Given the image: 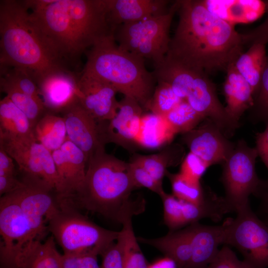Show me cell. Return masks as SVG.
<instances>
[{"label": "cell", "mask_w": 268, "mask_h": 268, "mask_svg": "<svg viewBox=\"0 0 268 268\" xmlns=\"http://www.w3.org/2000/svg\"><path fill=\"white\" fill-rule=\"evenodd\" d=\"M179 21L166 56L208 75L226 72L244 52L242 34L201 0H177Z\"/></svg>", "instance_id": "1"}, {"label": "cell", "mask_w": 268, "mask_h": 268, "mask_svg": "<svg viewBox=\"0 0 268 268\" xmlns=\"http://www.w3.org/2000/svg\"><path fill=\"white\" fill-rule=\"evenodd\" d=\"M107 13L106 0H54L30 16L52 57L69 69L78 66L83 53L114 34Z\"/></svg>", "instance_id": "2"}, {"label": "cell", "mask_w": 268, "mask_h": 268, "mask_svg": "<svg viewBox=\"0 0 268 268\" xmlns=\"http://www.w3.org/2000/svg\"><path fill=\"white\" fill-rule=\"evenodd\" d=\"M129 163L103 151L87 163L84 181L67 199L75 207L100 214L122 223L141 210L130 199L135 189Z\"/></svg>", "instance_id": "3"}, {"label": "cell", "mask_w": 268, "mask_h": 268, "mask_svg": "<svg viewBox=\"0 0 268 268\" xmlns=\"http://www.w3.org/2000/svg\"><path fill=\"white\" fill-rule=\"evenodd\" d=\"M0 66L23 68L35 81L51 71L64 67L46 48L24 0H0Z\"/></svg>", "instance_id": "4"}, {"label": "cell", "mask_w": 268, "mask_h": 268, "mask_svg": "<svg viewBox=\"0 0 268 268\" xmlns=\"http://www.w3.org/2000/svg\"><path fill=\"white\" fill-rule=\"evenodd\" d=\"M85 54L83 72L111 84L118 92L135 99L147 109L156 80L146 69L145 60L121 48L114 34L96 43Z\"/></svg>", "instance_id": "5"}, {"label": "cell", "mask_w": 268, "mask_h": 268, "mask_svg": "<svg viewBox=\"0 0 268 268\" xmlns=\"http://www.w3.org/2000/svg\"><path fill=\"white\" fill-rule=\"evenodd\" d=\"M59 210L48 220L49 231L64 254L101 255L118 239L120 231L105 229L81 214L67 199H58Z\"/></svg>", "instance_id": "6"}, {"label": "cell", "mask_w": 268, "mask_h": 268, "mask_svg": "<svg viewBox=\"0 0 268 268\" xmlns=\"http://www.w3.org/2000/svg\"><path fill=\"white\" fill-rule=\"evenodd\" d=\"M177 8L176 0L165 14L117 26L114 31L116 42L123 49L150 60L154 66L159 64L169 51L170 27Z\"/></svg>", "instance_id": "7"}, {"label": "cell", "mask_w": 268, "mask_h": 268, "mask_svg": "<svg viewBox=\"0 0 268 268\" xmlns=\"http://www.w3.org/2000/svg\"><path fill=\"white\" fill-rule=\"evenodd\" d=\"M258 157L255 147L241 139L235 142L233 150L221 165L223 198L230 212L237 213L250 206L249 197L255 195L262 181L256 170Z\"/></svg>", "instance_id": "8"}, {"label": "cell", "mask_w": 268, "mask_h": 268, "mask_svg": "<svg viewBox=\"0 0 268 268\" xmlns=\"http://www.w3.org/2000/svg\"><path fill=\"white\" fill-rule=\"evenodd\" d=\"M225 219L224 245L235 248L250 268H268V225L250 206Z\"/></svg>", "instance_id": "9"}, {"label": "cell", "mask_w": 268, "mask_h": 268, "mask_svg": "<svg viewBox=\"0 0 268 268\" xmlns=\"http://www.w3.org/2000/svg\"><path fill=\"white\" fill-rule=\"evenodd\" d=\"M0 264L2 268H17L18 258L39 240L18 203L11 193L0 199Z\"/></svg>", "instance_id": "10"}, {"label": "cell", "mask_w": 268, "mask_h": 268, "mask_svg": "<svg viewBox=\"0 0 268 268\" xmlns=\"http://www.w3.org/2000/svg\"><path fill=\"white\" fill-rule=\"evenodd\" d=\"M22 186L10 193L18 203L37 239L42 241L49 229L48 220L59 210L56 191L44 181L28 175L22 179Z\"/></svg>", "instance_id": "11"}, {"label": "cell", "mask_w": 268, "mask_h": 268, "mask_svg": "<svg viewBox=\"0 0 268 268\" xmlns=\"http://www.w3.org/2000/svg\"><path fill=\"white\" fill-rule=\"evenodd\" d=\"M0 145L16 162L24 175L48 183L57 193L59 181L52 152L35 137H22L0 134Z\"/></svg>", "instance_id": "12"}, {"label": "cell", "mask_w": 268, "mask_h": 268, "mask_svg": "<svg viewBox=\"0 0 268 268\" xmlns=\"http://www.w3.org/2000/svg\"><path fill=\"white\" fill-rule=\"evenodd\" d=\"M163 205V218L170 231L208 218L220 221L223 216L230 212L223 198L214 192L201 203L185 201L164 192L160 196Z\"/></svg>", "instance_id": "13"}, {"label": "cell", "mask_w": 268, "mask_h": 268, "mask_svg": "<svg viewBox=\"0 0 268 268\" xmlns=\"http://www.w3.org/2000/svg\"><path fill=\"white\" fill-rule=\"evenodd\" d=\"M181 141L190 152L200 157L208 167L221 165L235 145V142L230 141L207 118L193 130L182 134Z\"/></svg>", "instance_id": "14"}, {"label": "cell", "mask_w": 268, "mask_h": 268, "mask_svg": "<svg viewBox=\"0 0 268 268\" xmlns=\"http://www.w3.org/2000/svg\"><path fill=\"white\" fill-rule=\"evenodd\" d=\"M142 118L140 104L131 97L124 96L112 119L98 122L103 142H113L130 148L137 141Z\"/></svg>", "instance_id": "15"}, {"label": "cell", "mask_w": 268, "mask_h": 268, "mask_svg": "<svg viewBox=\"0 0 268 268\" xmlns=\"http://www.w3.org/2000/svg\"><path fill=\"white\" fill-rule=\"evenodd\" d=\"M61 113L67 138L84 153L87 163L95 155L105 150L97 121L78 100Z\"/></svg>", "instance_id": "16"}, {"label": "cell", "mask_w": 268, "mask_h": 268, "mask_svg": "<svg viewBox=\"0 0 268 268\" xmlns=\"http://www.w3.org/2000/svg\"><path fill=\"white\" fill-rule=\"evenodd\" d=\"M80 73L61 67L36 80L40 97L48 112H62L78 100V82Z\"/></svg>", "instance_id": "17"}, {"label": "cell", "mask_w": 268, "mask_h": 268, "mask_svg": "<svg viewBox=\"0 0 268 268\" xmlns=\"http://www.w3.org/2000/svg\"><path fill=\"white\" fill-rule=\"evenodd\" d=\"M78 101L97 121H107L116 114L119 101L111 84L81 71L78 82Z\"/></svg>", "instance_id": "18"}, {"label": "cell", "mask_w": 268, "mask_h": 268, "mask_svg": "<svg viewBox=\"0 0 268 268\" xmlns=\"http://www.w3.org/2000/svg\"><path fill=\"white\" fill-rule=\"evenodd\" d=\"M52 153L59 181L57 198H69L77 192L85 178L86 156L67 137L62 146Z\"/></svg>", "instance_id": "19"}, {"label": "cell", "mask_w": 268, "mask_h": 268, "mask_svg": "<svg viewBox=\"0 0 268 268\" xmlns=\"http://www.w3.org/2000/svg\"><path fill=\"white\" fill-rule=\"evenodd\" d=\"M192 255L187 268H205L215 258L219 246L224 245L226 222L219 225L197 222L187 227Z\"/></svg>", "instance_id": "20"}, {"label": "cell", "mask_w": 268, "mask_h": 268, "mask_svg": "<svg viewBox=\"0 0 268 268\" xmlns=\"http://www.w3.org/2000/svg\"><path fill=\"white\" fill-rule=\"evenodd\" d=\"M106 2L107 19L113 32L120 25L165 14L170 7V1L166 0H106Z\"/></svg>", "instance_id": "21"}, {"label": "cell", "mask_w": 268, "mask_h": 268, "mask_svg": "<svg viewBox=\"0 0 268 268\" xmlns=\"http://www.w3.org/2000/svg\"><path fill=\"white\" fill-rule=\"evenodd\" d=\"M201 0L213 14L234 25L253 22L266 13L265 0Z\"/></svg>", "instance_id": "22"}, {"label": "cell", "mask_w": 268, "mask_h": 268, "mask_svg": "<svg viewBox=\"0 0 268 268\" xmlns=\"http://www.w3.org/2000/svg\"><path fill=\"white\" fill-rule=\"evenodd\" d=\"M223 83L226 112L231 119L240 125L239 120L246 111L252 106L254 98L249 83L236 69L234 64L226 71Z\"/></svg>", "instance_id": "23"}, {"label": "cell", "mask_w": 268, "mask_h": 268, "mask_svg": "<svg viewBox=\"0 0 268 268\" xmlns=\"http://www.w3.org/2000/svg\"><path fill=\"white\" fill-rule=\"evenodd\" d=\"M140 242L150 245L173 260L177 268H187L191 259L192 249L187 227L170 231L161 237L147 239L137 238Z\"/></svg>", "instance_id": "24"}, {"label": "cell", "mask_w": 268, "mask_h": 268, "mask_svg": "<svg viewBox=\"0 0 268 268\" xmlns=\"http://www.w3.org/2000/svg\"><path fill=\"white\" fill-rule=\"evenodd\" d=\"M185 156L184 147L180 144L174 143L157 153L135 154L132 160L141 166L157 183L162 185L167 168L181 164Z\"/></svg>", "instance_id": "25"}, {"label": "cell", "mask_w": 268, "mask_h": 268, "mask_svg": "<svg viewBox=\"0 0 268 268\" xmlns=\"http://www.w3.org/2000/svg\"><path fill=\"white\" fill-rule=\"evenodd\" d=\"M266 45L254 43L237 59L234 66L251 87L253 98L258 93L267 60Z\"/></svg>", "instance_id": "26"}, {"label": "cell", "mask_w": 268, "mask_h": 268, "mask_svg": "<svg viewBox=\"0 0 268 268\" xmlns=\"http://www.w3.org/2000/svg\"><path fill=\"white\" fill-rule=\"evenodd\" d=\"M62 255L51 235L45 241L34 243L20 258L18 268H61Z\"/></svg>", "instance_id": "27"}, {"label": "cell", "mask_w": 268, "mask_h": 268, "mask_svg": "<svg viewBox=\"0 0 268 268\" xmlns=\"http://www.w3.org/2000/svg\"><path fill=\"white\" fill-rule=\"evenodd\" d=\"M33 133L35 139L52 152L59 149L67 138L63 118L48 112L36 124Z\"/></svg>", "instance_id": "28"}, {"label": "cell", "mask_w": 268, "mask_h": 268, "mask_svg": "<svg viewBox=\"0 0 268 268\" xmlns=\"http://www.w3.org/2000/svg\"><path fill=\"white\" fill-rule=\"evenodd\" d=\"M0 134L34 137L28 118L6 96L0 101Z\"/></svg>", "instance_id": "29"}, {"label": "cell", "mask_w": 268, "mask_h": 268, "mask_svg": "<svg viewBox=\"0 0 268 268\" xmlns=\"http://www.w3.org/2000/svg\"><path fill=\"white\" fill-rule=\"evenodd\" d=\"M171 186L172 195L178 199L194 203L205 201L213 192L207 186H203L201 181L189 179L179 172L166 173Z\"/></svg>", "instance_id": "30"}, {"label": "cell", "mask_w": 268, "mask_h": 268, "mask_svg": "<svg viewBox=\"0 0 268 268\" xmlns=\"http://www.w3.org/2000/svg\"><path fill=\"white\" fill-rule=\"evenodd\" d=\"M119 237L122 243L124 268H148L147 263L135 236L132 218L125 220Z\"/></svg>", "instance_id": "31"}, {"label": "cell", "mask_w": 268, "mask_h": 268, "mask_svg": "<svg viewBox=\"0 0 268 268\" xmlns=\"http://www.w3.org/2000/svg\"><path fill=\"white\" fill-rule=\"evenodd\" d=\"M0 86H6L42 100L37 83L26 70L18 67L0 66Z\"/></svg>", "instance_id": "32"}, {"label": "cell", "mask_w": 268, "mask_h": 268, "mask_svg": "<svg viewBox=\"0 0 268 268\" xmlns=\"http://www.w3.org/2000/svg\"><path fill=\"white\" fill-rule=\"evenodd\" d=\"M163 118L175 134L187 133L205 119L185 100L180 102Z\"/></svg>", "instance_id": "33"}, {"label": "cell", "mask_w": 268, "mask_h": 268, "mask_svg": "<svg viewBox=\"0 0 268 268\" xmlns=\"http://www.w3.org/2000/svg\"><path fill=\"white\" fill-rule=\"evenodd\" d=\"M1 91L21 110L28 118L32 129L47 112L42 101L12 88L0 86Z\"/></svg>", "instance_id": "34"}, {"label": "cell", "mask_w": 268, "mask_h": 268, "mask_svg": "<svg viewBox=\"0 0 268 268\" xmlns=\"http://www.w3.org/2000/svg\"><path fill=\"white\" fill-rule=\"evenodd\" d=\"M151 99L147 109L156 116L164 117L182 100L174 92L171 86L162 81H156Z\"/></svg>", "instance_id": "35"}, {"label": "cell", "mask_w": 268, "mask_h": 268, "mask_svg": "<svg viewBox=\"0 0 268 268\" xmlns=\"http://www.w3.org/2000/svg\"><path fill=\"white\" fill-rule=\"evenodd\" d=\"M248 113V119L253 124L268 122V55L259 90Z\"/></svg>", "instance_id": "36"}, {"label": "cell", "mask_w": 268, "mask_h": 268, "mask_svg": "<svg viewBox=\"0 0 268 268\" xmlns=\"http://www.w3.org/2000/svg\"><path fill=\"white\" fill-rule=\"evenodd\" d=\"M129 163L130 175L135 189L146 188L159 196L164 192L162 185L157 183L144 168L132 160Z\"/></svg>", "instance_id": "37"}, {"label": "cell", "mask_w": 268, "mask_h": 268, "mask_svg": "<svg viewBox=\"0 0 268 268\" xmlns=\"http://www.w3.org/2000/svg\"><path fill=\"white\" fill-rule=\"evenodd\" d=\"M208 167L202 159L189 152L186 155L181 164L179 173L189 179L200 181Z\"/></svg>", "instance_id": "38"}, {"label": "cell", "mask_w": 268, "mask_h": 268, "mask_svg": "<svg viewBox=\"0 0 268 268\" xmlns=\"http://www.w3.org/2000/svg\"><path fill=\"white\" fill-rule=\"evenodd\" d=\"M95 253L82 254H62L61 268H101Z\"/></svg>", "instance_id": "39"}, {"label": "cell", "mask_w": 268, "mask_h": 268, "mask_svg": "<svg viewBox=\"0 0 268 268\" xmlns=\"http://www.w3.org/2000/svg\"><path fill=\"white\" fill-rule=\"evenodd\" d=\"M205 268H250L239 260L228 246L221 248L214 260Z\"/></svg>", "instance_id": "40"}, {"label": "cell", "mask_w": 268, "mask_h": 268, "mask_svg": "<svg viewBox=\"0 0 268 268\" xmlns=\"http://www.w3.org/2000/svg\"><path fill=\"white\" fill-rule=\"evenodd\" d=\"M116 242L101 255L102 258L101 268H124L122 243L119 236Z\"/></svg>", "instance_id": "41"}, {"label": "cell", "mask_w": 268, "mask_h": 268, "mask_svg": "<svg viewBox=\"0 0 268 268\" xmlns=\"http://www.w3.org/2000/svg\"><path fill=\"white\" fill-rule=\"evenodd\" d=\"M267 18L260 25L254 29L242 34L244 46L249 47L254 43L268 44V0H266Z\"/></svg>", "instance_id": "42"}, {"label": "cell", "mask_w": 268, "mask_h": 268, "mask_svg": "<svg viewBox=\"0 0 268 268\" xmlns=\"http://www.w3.org/2000/svg\"><path fill=\"white\" fill-rule=\"evenodd\" d=\"M266 127L262 132L255 134V147L258 156L261 158L268 171V122L265 123Z\"/></svg>", "instance_id": "43"}, {"label": "cell", "mask_w": 268, "mask_h": 268, "mask_svg": "<svg viewBox=\"0 0 268 268\" xmlns=\"http://www.w3.org/2000/svg\"><path fill=\"white\" fill-rule=\"evenodd\" d=\"M260 200L259 211L261 219L268 225V179L262 180L255 195Z\"/></svg>", "instance_id": "44"}, {"label": "cell", "mask_w": 268, "mask_h": 268, "mask_svg": "<svg viewBox=\"0 0 268 268\" xmlns=\"http://www.w3.org/2000/svg\"><path fill=\"white\" fill-rule=\"evenodd\" d=\"M23 182L17 179L15 175L0 176V195L10 193L21 187Z\"/></svg>", "instance_id": "45"}, {"label": "cell", "mask_w": 268, "mask_h": 268, "mask_svg": "<svg viewBox=\"0 0 268 268\" xmlns=\"http://www.w3.org/2000/svg\"><path fill=\"white\" fill-rule=\"evenodd\" d=\"M13 159L0 145V176L15 175Z\"/></svg>", "instance_id": "46"}, {"label": "cell", "mask_w": 268, "mask_h": 268, "mask_svg": "<svg viewBox=\"0 0 268 268\" xmlns=\"http://www.w3.org/2000/svg\"><path fill=\"white\" fill-rule=\"evenodd\" d=\"M54 0H24V2L29 9L32 12H38L46 8Z\"/></svg>", "instance_id": "47"}, {"label": "cell", "mask_w": 268, "mask_h": 268, "mask_svg": "<svg viewBox=\"0 0 268 268\" xmlns=\"http://www.w3.org/2000/svg\"><path fill=\"white\" fill-rule=\"evenodd\" d=\"M148 268H177V267L173 260L164 256L148 264Z\"/></svg>", "instance_id": "48"}]
</instances>
